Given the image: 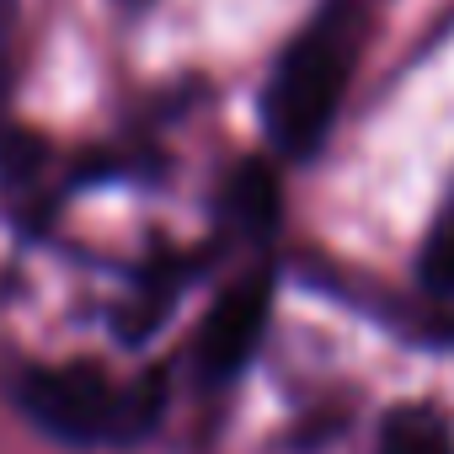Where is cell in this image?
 I'll use <instances>...</instances> for the list:
<instances>
[{"label": "cell", "mask_w": 454, "mask_h": 454, "mask_svg": "<svg viewBox=\"0 0 454 454\" xmlns=\"http://www.w3.org/2000/svg\"><path fill=\"white\" fill-rule=\"evenodd\" d=\"M353 59H358V38L348 22V6H332L284 49V59L268 75L262 91V129L284 155H316L342 113L348 81H353Z\"/></svg>", "instance_id": "1"}, {"label": "cell", "mask_w": 454, "mask_h": 454, "mask_svg": "<svg viewBox=\"0 0 454 454\" xmlns=\"http://www.w3.org/2000/svg\"><path fill=\"white\" fill-rule=\"evenodd\" d=\"M17 401L59 443H139L160 417L155 380L118 385L97 364H38L17 380Z\"/></svg>", "instance_id": "2"}, {"label": "cell", "mask_w": 454, "mask_h": 454, "mask_svg": "<svg viewBox=\"0 0 454 454\" xmlns=\"http://www.w3.org/2000/svg\"><path fill=\"white\" fill-rule=\"evenodd\" d=\"M268 316H273V278L268 273H252L236 289H224L219 305L208 310L203 332H198V369L208 380H219V385L236 380L257 358Z\"/></svg>", "instance_id": "3"}, {"label": "cell", "mask_w": 454, "mask_h": 454, "mask_svg": "<svg viewBox=\"0 0 454 454\" xmlns=\"http://www.w3.org/2000/svg\"><path fill=\"white\" fill-rule=\"evenodd\" d=\"M380 454H454V427L438 406H395L380 427Z\"/></svg>", "instance_id": "4"}, {"label": "cell", "mask_w": 454, "mask_h": 454, "mask_svg": "<svg viewBox=\"0 0 454 454\" xmlns=\"http://www.w3.org/2000/svg\"><path fill=\"white\" fill-rule=\"evenodd\" d=\"M422 284L438 294V300H454V192L433 224V236L422 247Z\"/></svg>", "instance_id": "5"}, {"label": "cell", "mask_w": 454, "mask_h": 454, "mask_svg": "<svg viewBox=\"0 0 454 454\" xmlns=\"http://www.w3.org/2000/svg\"><path fill=\"white\" fill-rule=\"evenodd\" d=\"M12 49H17V0H0V118H6V86H12Z\"/></svg>", "instance_id": "6"}, {"label": "cell", "mask_w": 454, "mask_h": 454, "mask_svg": "<svg viewBox=\"0 0 454 454\" xmlns=\"http://www.w3.org/2000/svg\"><path fill=\"white\" fill-rule=\"evenodd\" d=\"M118 6H123V12H145V6H150V0H118Z\"/></svg>", "instance_id": "7"}]
</instances>
